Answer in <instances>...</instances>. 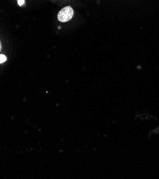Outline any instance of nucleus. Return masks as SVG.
Returning <instances> with one entry per match:
<instances>
[{"mask_svg": "<svg viewBox=\"0 0 159 179\" xmlns=\"http://www.w3.org/2000/svg\"><path fill=\"white\" fill-rule=\"evenodd\" d=\"M74 16V10L71 7L67 6L63 8L59 12L58 16V20L59 21L61 22H66L71 20Z\"/></svg>", "mask_w": 159, "mask_h": 179, "instance_id": "obj_1", "label": "nucleus"}, {"mask_svg": "<svg viewBox=\"0 0 159 179\" xmlns=\"http://www.w3.org/2000/svg\"><path fill=\"white\" fill-rule=\"evenodd\" d=\"M7 61V57H6L5 55L4 54H1L0 55V63L1 64H3L4 62Z\"/></svg>", "mask_w": 159, "mask_h": 179, "instance_id": "obj_2", "label": "nucleus"}, {"mask_svg": "<svg viewBox=\"0 0 159 179\" xmlns=\"http://www.w3.org/2000/svg\"><path fill=\"white\" fill-rule=\"evenodd\" d=\"M17 3H18V4L20 7H22L23 4H24L25 0H17Z\"/></svg>", "mask_w": 159, "mask_h": 179, "instance_id": "obj_3", "label": "nucleus"}]
</instances>
